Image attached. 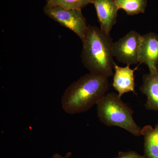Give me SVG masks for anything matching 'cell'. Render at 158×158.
Listing matches in <instances>:
<instances>
[{"mask_svg": "<svg viewBox=\"0 0 158 158\" xmlns=\"http://www.w3.org/2000/svg\"><path fill=\"white\" fill-rule=\"evenodd\" d=\"M109 88L108 77L86 74L65 89L61 98L62 110L71 115L88 111L98 103Z\"/></svg>", "mask_w": 158, "mask_h": 158, "instance_id": "obj_1", "label": "cell"}, {"mask_svg": "<svg viewBox=\"0 0 158 158\" xmlns=\"http://www.w3.org/2000/svg\"><path fill=\"white\" fill-rule=\"evenodd\" d=\"M113 43L110 34L95 26H88L81 57L83 65L90 73L108 77L113 75Z\"/></svg>", "mask_w": 158, "mask_h": 158, "instance_id": "obj_2", "label": "cell"}, {"mask_svg": "<svg viewBox=\"0 0 158 158\" xmlns=\"http://www.w3.org/2000/svg\"><path fill=\"white\" fill-rule=\"evenodd\" d=\"M96 106L98 117L105 125L121 128L135 137L142 135V128L133 118L134 112L118 94L107 93Z\"/></svg>", "mask_w": 158, "mask_h": 158, "instance_id": "obj_3", "label": "cell"}, {"mask_svg": "<svg viewBox=\"0 0 158 158\" xmlns=\"http://www.w3.org/2000/svg\"><path fill=\"white\" fill-rule=\"evenodd\" d=\"M81 10L65 9L60 6H45L44 8V12L47 16L75 33L84 44L88 26Z\"/></svg>", "mask_w": 158, "mask_h": 158, "instance_id": "obj_4", "label": "cell"}, {"mask_svg": "<svg viewBox=\"0 0 158 158\" xmlns=\"http://www.w3.org/2000/svg\"><path fill=\"white\" fill-rule=\"evenodd\" d=\"M141 35L132 31L122 38L113 42V56L118 62L127 65L137 64L139 62Z\"/></svg>", "mask_w": 158, "mask_h": 158, "instance_id": "obj_5", "label": "cell"}, {"mask_svg": "<svg viewBox=\"0 0 158 158\" xmlns=\"http://www.w3.org/2000/svg\"><path fill=\"white\" fill-rule=\"evenodd\" d=\"M139 62L147 65L150 72L156 70L158 65V34L150 32L141 35Z\"/></svg>", "mask_w": 158, "mask_h": 158, "instance_id": "obj_6", "label": "cell"}, {"mask_svg": "<svg viewBox=\"0 0 158 158\" xmlns=\"http://www.w3.org/2000/svg\"><path fill=\"white\" fill-rule=\"evenodd\" d=\"M100 30L110 34L116 24L118 9L116 0H93Z\"/></svg>", "mask_w": 158, "mask_h": 158, "instance_id": "obj_7", "label": "cell"}, {"mask_svg": "<svg viewBox=\"0 0 158 158\" xmlns=\"http://www.w3.org/2000/svg\"><path fill=\"white\" fill-rule=\"evenodd\" d=\"M130 65L124 67L118 66L114 62L113 68L115 73L113 76V86L122 97L124 94L135 91V80L134 72L138 69L137 66L134 69L130 68Z\"/></svg>", "mask_w": 158, "mask_h": 158, "instance_id": "obj_8", "label": "cell"}, {"mask_svg": "<svg viewBox=\"0 0 158 158\" xmlns=\"http://www.w3.org/2000/svg\"><path fill=\"white\" fill-rule=\"evenodd\" d=\"M140 90L147 98L144 105L146 110L158 111V65L155 70L142 77Z\"/></svg>", "mask_w": 158, "mask_h": 158, "instance_id": "obj_9", "label": "cell"}, {"mask_svg": "<svg viewBox=\"0 0 158 158\" xmlns=\"http://www.w3.org/2000/svg\"><path fill=\"white\" fill-rule=\"evenodd\" d=\"M151 125L145 126L142 128V135L144 138V155L147 158H158V144L156 142Z\"/></svg>", "mask_w": 158, "mask_h": 158, "instance_id": "obj_10", "label": "cell"}, {"mask_svg": "<svg viewBox=\"0 0 158 158\" xmlns=\"http://www.w3.org/2000/svg\"><path fill=\"white\" fill-rule=\"evenodd\" d=\"M116 2L118 9L131 15L144 13L147 5L146 0H116Z\"/></svg>", "mask_w": 158, "mask_h": 158, "instance_id": "obj_11", "label": "cell"}, {"mask_svg": "<svg viewBox=\"0 0 158 158\" xmlns=\"http://www.w3.org/2000/svg\"><path fill=\"white\" fill-rule=\"evenodd\" d=\"M46 6H60L67 9H82L90 4H93V0H46Z\"/></svg>", "mask_w": 158, "mask_h": 158, "instance_id": "obj_12", "label": "cell"}, {"mask_svg": "<svg viewBox=\"0 0 158 158\" xmlns=\"http://www.w3.org/2000/svg\"><path fill=\"white\" fill-rule=\"evenodd\" d=\"M114 158H147L145 156L141 155L134 151L119 152L117 157Z\"/></svg>", "mask_w": 158, "mask_h": 158, "instance_id": "obj_13", "label": "cell"}, {"mask_svg": "<svg viewBox=\"0 0 158 158\" xmlns=\"http://www.w3.org/2000/svg\"><path fill=\"white\" fill-rule=\"evenodd\" d=\"M72 156V153L69 152L67 153L66 155L65 156H62L58 153L55 154L52 157V158H70L71 156Z\"/></svg>", "mask_w": 158, "mask_h": 158, "instance_id": "obj_14", "label": "cell"}]
</instances>
